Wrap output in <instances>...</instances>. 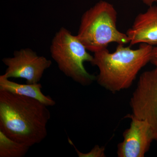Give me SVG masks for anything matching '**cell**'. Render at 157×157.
Listing matches in <instances>:
<instances>
[{"label":"cell","mask_w":157,"mask_h":157,"mask_svg":"<svg viewBox=\"0 0 157 157\" xmlns=\"http://www.w3.org/2000/svg\"><path fill=\"white\" fill-rule=\"evenodd\" d=\"M47 107L36 99L0 90V131L30 147L40 143L47 135Z\"/></svg>","instance_id":"6da1fadb"},{"label":"cell","mask_w":157,"mask_h":157,"mask_svg":"<svg viewBox=\"0 0 157 157\" xmlns=\"http://www.w3.org/2000/svg\"><path fill=\"white\" fill-rule=\"evenodd\" d=\"M153 47L141 43L133 49L118 44L114 52L106 48L94 53L91 64L99 69L97 82L113 93L129 88L140 70L150 62Z\"/></svg>","instance_id":"7a4b0ae2"},{"label":"cell","mask_w":157,"mask_h":157,"mask_svg":"<svg viewBox=\"0 0 157 157\" xmlns=\"http://www.w3.org/2000/svg\"><path fill=\"white\" fill-rule=\"evenodd\" d=\"M117 18L113 5L101 0L82 14L76 36L86 49L94 53L107 48L110 43H130L127 34L118 29Z\"/></svg>","instance_id":"3957f363"},{"label":"cell","mask_w":157,"mask_h":157,"mask_svg":"<svg viewBox=\"0 0 157 157\" xmlns=\"http://www.w3.org/2000/svg\"><path fill=\"white\" fill-rule=\"evenodd\" d=\"M77 36L61 27L54 36L50 47L52 57L59 70L68 77L83 86L91 84L96 76L86 70L85 62L91 63L94 56L90 54Z\"/></svg>","instance_id":"277c9868"},{"label":"cell","mask_w":157,"mask_h":157,"mask_svg":"<svg viewBox=\"0 0 157 157\" xmlns=\"http://www.w3.org/2000/svg\"><path fill=\"white\" fill-rule=\"evenodd\" d=\"M130 104L132 115L147 122L157 141V67L140 75Z\"/></svg>","instance_id":"5b68a950"},{"label":"cell","mask_w":157,"mask_h":157,"mask_svg":"<svg viewBox=\"0 0 157 157\" xmlns=\"http://www.w3.org/2000/svg\"><path fill=\"white\" fill-rule=\"evenodd\" d=\"M2 61L7 67L3 74L6 78H24L27 84L39 83L45 70L52 64L50 60L29 48L15 51L12 57L5 58Z\"/></svg>","instance_id":"8992f818"},{"label":"cell","mask_w":157,"mask_h":157,"mask_svg":"<svg viewBox=\"0 0 157 157\" xmlns=\"http://www.w3.org/2000/svg\"><path fill=\"white\" fill-rule=\"evenodd\" d=\"M129 117L131 124L124 132L122 142L118 144V157H144L155 140L152 130L146 121L133 115Z\"/></svg>","instance_id":"52a82bcc"},{"label":"cell","mask_w":157,"mask_h":157,"mask_svg":"<svg viewBox=\"0 0 157 157\" xmlns=\"http://www.w3.org/2000/svg\"><path fill=\"white\" fill-rule=\"evenodd\" d=\"M126 34L131 45L145 43L157 45V6L149 7L146 11L137 14Z\"/></svg>","instance_id":"ba28073f"},{"label":"cell","mask_w":157,"mask_h":157,"mask_svg":"<svg viewBox=\"0 0 157 157\" xmlns=\"http://www.w3.org/2000/svg\"><path fill=\"white\" fill-rule=\"evenodd\" d=\"M41 83L20 84L9 80L4 75L0 76V90H5L15 94L36 99L47 107L55 105V101L50 96H46L42 91Z\"/></svg>","instance_id":"9c48e42d"},{"label":"cell","mask_w":157,"mask_h":157,"mask_svg":"<svg viewBox=\"0 0 157 157\" xmlns=\"http://www.w3.org/2000/svg\"><path fill=\"white\" fill-rule=\"evenodd\" d=\"M30 147L12 140L0 131V157H23Z\"/></svg>","instance_id":"30bf717a"},{"label":"cell","mask_w":157,"mask_h":157,"mask_svg":"<svg viewBox=\"0 0 157 157\" xmlns=\"http://www.w3.org/2000/svg\"><path fill=\"white\" fill-rule=\"evenodd\" d=\"M68 141L69 143L73 147L75 148V150L78 155V156L79 157H103L104 156V148L100 147L98 145H96L95 147L90 152L87 153H82L81 152L78 151V150L76 148V147L74 145L73 141H72L69 137L68 138Z\"/></svg>","instance_id":"8fae6325"},{"label":"cell","mask_w":157,"mask_h":157,"mask_svg":"<svg viewBox=\"0 0 157 157\" xmlns=\"http://www.w3.org/2000/svg\"><path fill=\"white\" fill-rule=\"evenodd\" d=\"M150 62L155 67H157V45L153 48Z\"/></svg>","instance_id":"7c38bea8"},{"label":"cell","mask_w":157,"mask_h":157,"mask_svg":"<svg viewBox=\"0 0 157 157\" xmlns=\"http://www.w3.org/2000/svg\"><path fill=\"white\" fill-rule=\"evenodd\" d=\"M140 1L148 7L153 6L155 3L157 2V0H140Z\"/></svg>","instance_id":"4fadbf2b"}]
</instances>
